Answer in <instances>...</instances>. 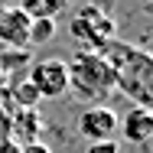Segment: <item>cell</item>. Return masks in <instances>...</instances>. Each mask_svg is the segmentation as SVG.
I'll return each mask as SVG.
<instances>
[{
	"instance_id": "2",
	"label": "cell",
	"mask_w": 153,
	"mask_h": 153,
	"mask_svg": "<svg viewBox=\"0 0 153 153\" xmlns=\"http://www.w3.org/2000/svg\"><path fill=\"white\" fill-rule=\"evenodd\" d=\"M68 65V91L78 94L88 104H104V98L114 91V68L98 52H78Z\"/></svg>"
},
{
	"instance_id": "15",
	"label": "cell",
	"mask_w": 153,
	"mask_h": 153,
	"mask_svg": "<svg viewBox=\"0 0 153 153\" xmlns=\"http://www.w3.org/2000/svg\"><path fill=\"white\" fill-rule=\"evenodd\" d=\"M0 153H20V143H13V140H3V143H0Z\"/></svg>"
},
{
	"instance_id": "11",
	"label": "cell",
	"mask_w": 153,
	"mask_h": 153,
	"mask_svg": "<svg viewBox=\"0 0 153 153\" xmlns=\"http://www.w3.org/2000/svg\"><path fill=\"white\" fill-rule=\"evenodd\" d=\"M56 36V20H33L30 23V46H46Z\"/></svg>"
},
{
	"instance_id": "7",
	"label": "cell",
	"mask_w": 153,
	"mask_h": 153,
	"mask_svg": "<svg viewBox=\"0 0 153 153\" xmlns=\"http://www.w3.org/2000/svg\"><path fill=\"white\" fill-rule=\"evenodd\" d=\"M42 137V117L36 108H16L10 111V140L26 147V143H36Z\"/></svg>"
},
{
	"instance_id": "1",
	"label": "cell",
	"mask_w": 153,
	"mask_h": 153,
	"mask_svg": "<svg viewBox=\"0 0 153 153\" xmlns=\"http://www.w3.org/2000/svg\"><path fill=\"white\" fill-rule=\"evenodd\" d=\"M98 56L114 68V91H124L137 108L153 111V56L134 42L111 39Z\"/></svg>"
},
{
	"instance_id": "13",
	"label": "cell",
	"mask_w": 153,
	"mask_h": 153,
	"mask_svg": "<svg viewBox=\"0 0 153 153\" xmlns=\"http://www.w3.org/2000/svg\"><path fill=\"white\" fill-rule=\"evenodd\" d=\"M3 140H10V111L0 104V143Z\"/></svg>"
},
{
	"instance_id": "8",
	"label": "cell",
	"mask_w": 153,
	"mask_h": 153,
	"mask_svg": "<svg viewBox=\"0 0 153 153\" xmlns=\"http://www.w3.org/2000/svg\"><path fill=\"white\" fill-rule=\"evenodd\" d=\"M117 130L124 134V140H130V143H147L153 137V111L134 104L124 114V121H117Z\"/></svg>"
},
{
	"instance_id": "3",
	"label": "cell",
	"mask_w": 153,
	"mask_h": 153,
	"mask_svg": "<svg viewBox=\"0 0 153 153\" xmlns=\"http://www.w3.org/2000/svg\"><path fill=\"white\" fill-rule=\"evenodd\" d=\"M72 36L85 46V52H101L111 39H117V23L111 20V13L98 3H88L75 13L72 20Z\"/></svg>"
},
{
	"instance_id": "9",
	"label": "cell",
	"mask_w": 153,
	"mask_h": 153,
	"mask_svg": "<svg viewBox=\"0 0 153 153\" xmlns=\"http://www.w3.org/2000/svg\"><path fill=\"white\" fill-rule=\"evenodd\" d=\"M68 0H20L16 7L30 16V20H56L62 10H65Z\"/></svg>"
},
{
	"instance_id": "16",
	"label": "cell",
	"mask_w": 153,
	"mask_h": 153,
	"mask_svg": "<svg viewBox=\"0 0 153 153\" xmlns=\"http://www.w3.org/2000/svg\"><path fill=\"white\" fill-rule=\"evenodd\" d=\"M3 85H7V75H3V72H0V88H3Z\"/></svg>"
},
{
	"instance_id": "6",
	"label": "cell",
	"mask_w": 153,
	"mask_h": 153,
	"mask_svg": "<svg viewBox=\"0 0 153 153\" xmlns=\"http://www.w3.org/2000/svg\"><path fill=\"white\" fill-rule=\"evenodd\" d=\"M30 16L13 3V7H0V46L7 49H26L30 46Z\"/></svg>"
},
{
	"instance_id": "14",
	"label": "cell",
	"mask_w": 153,
	"mask_h": 153,
	"mask_svg": "<svg viewBox=\"0 0 153 153\" xmlns=\"http://www.w3.org/2000/svg\"><path fill=\"white\" fill-rule=\"evenodd\" d=\"M20 153H52L42 140H36V143H26V147H20Z\"/></svg>"
},
{
	"instance_id": "5",
	"label": "cell",
	"mask_w": 153,
	"mask_h": 153,
	"mask_svg": "<svg viewBox=\"0 0 153 153\" xmlns=\"http://www.w3.org/2000/svg\"><path fill=\"white\" fill-rule=\"evenodd\" d=\"M78 134L94 143V140H117V114H114V108H108V104H88L85 111H78Z\"/></svg>"
},
{
	"instance_id": "17",
	"label": "cell",
	"mask_w": 153,
	"mask_h": 153,
	"mask_svg": "<svg viewBox=\"0 0 153 153\" xmlns=\"http://www.w3.org/2000/svg\"><path fill=\"white\" fill-rule=\"evenodd\" d=\"M0 7H3V0H0Z\"/></svg>"
},
{
	"instance_id": "10",
	"label": "cell",
	"mask_w": 153,
	"mask_h": 153,
	"mask_svg": "<svg viewBox=\"0 0 153 153\" xmlns=\"http://www.w3.org/2000/svg\"><path fill=\"white\" fill-rule=\"evenodd\" d=\"M30 52L26 49H7V52H0V72L7 75V78H16V72H23V68H30Z\"/></svg>"
},
{
	"instance_id": "4",
	"label": "cell",
	"mask_w": 153,
	"mask_h": 153,
	"mask_svg": "<svg viewBox=\"0 0 153 153\" xmlns=\"http://www.w3.org/2000/svg\"><path fill=\"white\" fill-rule=\"evenodd\" d=\"M30 85L39 91V98H62L68 91V65L65 59L52 56V59L30 62Z\"/></svg>"
},
{
	"instance_id": "12",
	"label": "cell",
	"mask_w": 153,
	"mask_h": 153,
	"mask_svg": "<svg viewBox=\"0 0 153 153\" xmlns=\"http://www.w3.org/2000/svg\"><path fill=\"white\" fill-rule=\"evenodd\" d=\"M85 153H121V140H94L85 147Z\"/></svg>"
}]
</instances>
